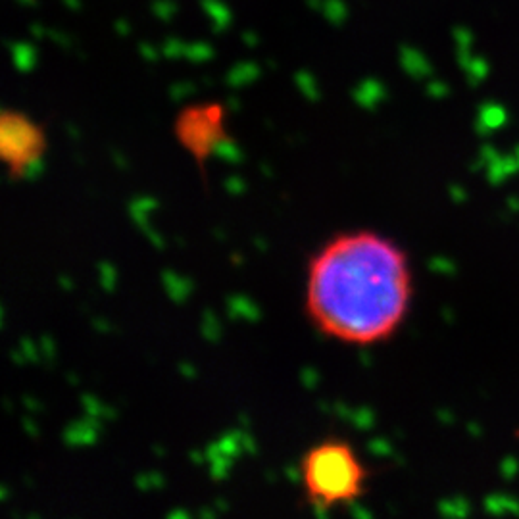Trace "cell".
Here are the masks:
<instances>
[{
    "instance_id": "1",
    "label": "cell",
    "mask_w": 519,
    "mask_h": 519,
    "mask_svg": "<svg viewBox=\"0 0 519 519\" xmlns=\"http://www.w3.org/2000/svg\"><path fill=\"white\" fill-rule=\"evenodd\" d=\"M412 300L408 256L373 231L329 240L310 262L306 310L313 325L348 345H375L396 333Z\"/></svg>"
},
{
    "instance_id": "5",
    "label": "cell",
    "mask_w": 519,
    "mask_h": 519,
    "mask_svg": "<svg viewBox=\"0 0 519 519\" xmlns=\"http://www.w3.org/2000/svg\"><path fill=\"white\" fill-rule=\"evenodd\" d=\"M452 39L456 45L458 64L466 67L473 58V45H475V31L467 26H456L452 29Z\"/></svg>"
},
{
    "instance_id": "6",
    "label": "cell",
    "mask_w": 519,
    "mask_h": 519,
    "mask_svg": "<svg viewBox=\"0 0 519 519\" xmlns=\"http://www.w3.org/2000/svg\"><path fill=\"white\" fill-rule=\"evenodd\" d=\"M467 72V79H469V83L471 85H479L481 81H485L486 77H489V74H491V62L486 60L485 56H475L473 54V58L469 60V64H467L466 67H464Z\"/></svg>"
},
{
    "instance_id": "4",
    "label": "cell",
    "mask_w": 519,
    "mask_h": 519,
    "mask_svg": "<svg viewBox=\"0 0 519 519\" xmlns=\"http://www.w3.org/2000/svg\"><path fill=\"white\" fill-rule=\"evenodd\" d=\"M173 131L199 167H204L210 156L227 140L225 108L218 102L183 108L175 118Z\"/></svg>"
},
{
    "instance_id": "2",
    "label": "cell",
    "mask_w": 519,
    "mask_h": 519,
    "mask_svg": "<svg viewBox=\"0 0 519 519\" xmlns=\"http://www.w3.org/2000/svg\"><path fill=\"white\" fill-rule=\"evenodd\" d=\"M300 479L308 502L320 510L352 504L366 491L367 471L345 440L312 446L300 462Z\"/></svg>"
},
{
    "instance_id": "7",
    "label": "cell",
    "mask_w": 519,
    "mask_h": 519,
    "mask_svg": "<svg viewBox=\"0 0 519 519\" xmlns=\"http://www.w3.org/2000/svg\"><path fill=\"white\" fill-rule=\"evenodd\" d=\"M402 60H404V66L410 69V72H415L418 75H423L427 74L431 66H429V62L420 50H415V48H410L406 47L402 50Z\"/></svg>"
},
{
    "instance_id": "3",
    "label": "cell",
    "mask_w": 519,
    "mask_h": 519,
    "mask_svg": "<svg viewBox=\"0 0 519 519\" xmlns=\"http://www.w3.org/2000/svg\"><path fill=\"white\" fill-rule=\"evenodd\" d=\"M47 152L45 129L27 113L6 108L0 113V158L10 179L27 177Z\"/></svg>"
}]
</instances>
